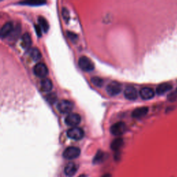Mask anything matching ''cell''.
<instances>
[{
	"mask_svg": "<svg viewBox=\"0 0 177 177\" xmlns=\"http://www.w3.org/2000/svg\"><path fill=\"white\" fill-rule=\"evenodd\" d=\"M80 154V149L77 147H69L63 152V157L68 160L77 158Z\"/></svg>",
	"mask_w": 177,
	"mask_h": 177,
	"instance_id": "3957f363",
	"label": "cell"
},
{
	"mask_svg": "<svg viewBox=\"0 0 177 177\" xmlns=\"http://www.w3.org/2000/svg\"><path fill=\"white\" fill-rule=\"evenodd\" d=\"M127 130V125L124 122H118L112 125L110 127V132L111 134L116 136L123 135Z\"/></svg>",
	"mask_w": 177,
	"mask_h": 177,
	"instance_id": "7a4b0ae2",
	"label": "cell"
},
{
	"mask_svg": "<svg viewBox=\"0 0 177 177\" xmlns=\"http://www.w3.org/2000/svg\"><path fill=\"white\" fill-rule=\"evenodd\" d=\"M35 31H36V32H37V34H38V36H41V35H42V29L41 28V27L40 26V25H35Z\"/></svg>",
	"mask_w": 177,
	"mask_h": 177,
	"instance_id": "83f0119b",
	"label": "cell"
},
{
	"mask_svg": "<svg viewBox=\"0 0 177 177\" xmlns=\"http://www.w3.org/2000/svg\"><path fill=\"white\" fill-rule=\"evenodd\" d=\"M168 100L170 102L176 101L177 99V90L171 92V93L168 96Z\"/></svg>",
	"mask_w": 177,
	"mask_h": 177,
	"instance_id": "cb8c5ba5",
	"label": "cell"
},
{
	"mask_svg": "<svg viewBox=\"0 0 177 177\" xmlns=\"http://www.w3.org/2000/svg\"><path fill=\"white\" fill-rule=\"evenodd\" d=\"M125 98L129 100H135L138 98V93L136 89L132 86H128L125 88L124 91Z\"/></svg>",
	"mask_w": 177,
	"mask_h": 177,
	"instance_id": "30bf717a",
	"label": "cell"
},
{
	"mask_svg": "<svg viewBox=\"0 0 177 177\" xmlns=\"http://www.w3.org/2000/svg\"><path fill=\"white\" fill-rule=\"evenodd\" d=\"M28 55L33 61H38L41 59L42 54L38 48L34 47L31 48L28 51Z\"/></svg>",
	"mask_w": 177,
	"mask_h": 177,
	"instance_id": "e0dca14e",
	"label": "cell"
},
{
	"mask_svg": "<svg viewBox=\"0 0 177 177\" xmlns=\"http://www.w3.org/2000/svg\"><path fill=\"white\" fill-rule=\"evenodd\" d=\"M78 65L82 71L86 72L92 71L95 68L93 62L87 56H82L80 57L78 60Z\"/></svg>",
	"mask_w": 177,
	"mask_h": 177,
	"instance_id": "6da1fadb",
	"label": "cell"
},
{
	"mask_svg": "<svg viewBox=\"0 0 177 177\" xmlns=\"http://www.w3.org/2000/svg\"><path fill=\"white\" fill-rule=\"evenodd\" d=\"M176 90H177V89H176Z\"/></svg>",
	"mask_w": 177,
	"mask_h": 177,
	"instance_id": "4dcf8cb0",
	"label": "cell"
},
{
	"mask_svg": "<svg viewBox=\"0 0 177 177\" xmlns=\"http://www.w3.org/2000/svg\"><path fill=\"white\" fill-rule=\"evenodd\" d=\"M73 108H74V104L72 102L67 100H62L57 104V110L62 113H68L71 112Z\"/></svg>",
	"mask_w": 177,
	"mask_h": 177,
	"instance_id": "5b68a950",
	"label": "cell"
},
{
	"mask_svg": "<svg viewBox=\"0 0 177 177\" xmlns=\"http://www.w3.org/2000/svg\"><path fill=\"white\" fill-rule=\"evenodd\" d=\"M62 16L64 19H65L66 21H68L69 19V11L66 8H62Z\"/></svg>",
	"mask_w": 177,
	"mask_h": 177,
	"instance_id": "484cf974",
	"label": "cell"
},
{
	"mask_svg": "<svg viewBox=\"0 0 177 177\" xmlns=\"http://www.w3.org/2000/svg\"><path fill=\"white\" fill-rule=\"evenodd\" d=\"M106 91L109 95L111 96L118 95L122 91V85L119 82L113 81L107 86Z\"/></svg>",
	"mask_w": 177,
	"mask_h": 177,
	"instance_id": "277c9868",
	"label": "cell"
},
{
	"mask_svg": "<svg viewBox=\"0 0 177 177\" xmlns=\"http://www.w3.org/2000/svg\"><path fill=\"white\" fill-rule=\"evenodd\" d=\"M140 96L143 100H150L155 96V91L153 89L149 87H143L140 90Z\"/></svg>",
	"mask_w": 177,
	"mask_h": 177,
	"instance_id": "9c48e42d",
	"label": "cell"
},
{
	"mask_svg": "<svg viewBox=\"0 0 177 177\" xmlns=\"http://www.w3.org/2000/svg\"><path fill=\"white\" fill-rule=\"evenodd\" d=\"M45 2H40V1H35V2H20V4H26V5H31V6H38V5H41L44 4Z\"/></svg>",
	"mask_w": 177,
	"mask_h": 177,
	"instance_id": "7402d4cb",
	"label": "cell"
},
{
	"mask_svg": "<svg viewBox=\"0 0 177 177\" xmlns=\"http://www.w3.org/2000/svg\"><path fill=\"white\" fill-rule=\"evenodd\" d=\"M101 177H111V175L110 174H104V175L102 176Z\"/></svg>",
	"mask_w": 177,
	"mask_h": 177,
	"instance_id": "f1b7e54d",
	"label": "cell"
},
{
	"mask_svg": "<svg viewBox=\"0 0 177 177\" xmlns=\"http://www.w3.org/2000/svg\"><path fill=\"white\" fill-rule=\"evenodd\" d=\"M48 69L46 65L42 62H39L33 68V73L36 76L45 78L48 75Z\"/></svg>",
	"mask_w": 177,
	"mask_h": 177,
	"instance_id": "ba28073f",
	"label": "cell"
},
{
	"mask_svg": "<svg viewBox=\"0 0 177 177\" xmlns=\"http://www.w3.org/2000/svg\"><path fill=\"white\" fill-rule=\"evenodd\" d=\"M104 157H105V154L103 151L101 150H98L97 152L95 157L93 158V164H99L102 163L104 160Z\"/></svg>",
	"mask_w": 177,
	"mask_h": 177,
	"instance_id": "ffe728a7",
	"label": "cell"
},
{
	"mask_svg": "<svg viewBox=\"0 0 177 177\" xmlns=\"http://www.w3.org/2000/svg\"><path fill=\"white\" fill-rule=\"evenodd\" d=\"M46 99L49 103H53L56 101V95L55 93H50L46 96Z\"/></svg>",
	"mask_w": 177,
	"mask_h": 177,
	"instance_id": "603a6c76",
	"label": "cell"
},
{
	"mask_svg": "<svg viewBox=\"0 0 177 177\" xmlns=\"http://www.w3.org/2000/svg\"><path fill=\"white\" fill-rule=\"evenodd\" d=\"M172 88H173L172 84L168 83V82H165V83L159 84V85L156 87V93L157 95L159 96L163 95V94L167 93V92L172 90Z\"/></svg>",
	"mask_w": 177,
	"mask_h": 177,
	"instance_id": "7c38bea8",
	"label": "cell"
},
{
	"mask_svg": "<svg viewBox=\"0 0 177 177\" xmlns=\"http://www.w3.org/2000/svg\"><path fill=\"white\" fill-rule=\"evenodd\" d=\"M67 35L68 37H69V38L71 40V41H73L74 42V40H76L77 38V35H76V34L74 33H71V32H69V31H68L67 32Z\"/></svg>",
	"mask_w": 177,
	"mask_h": 177,
	"instance_id": "4316f807",
	"label": "cell"
},
{
	"mask_svg": "<svg viewBox=\"0 0 177 177\" xmlns=\"http://www.w3.org/2000/svg\"><path fill=\"white\" fill-rule=\"evenodd\" d=\"M38 23L41 28H42L44 32H47L48 31V28H49V24H48L47 19L44 18H43L42 16H40L38 18Z\"/></svg>",
	"mask_w": 177,
	"mask_h": 177,
	"instance_id": "d6986e66",
	"label": "cell"
},
{
	"mask_svg": "<svg viewBox=\"0 0 177 177\" xmlns=\"http://www.w3.org/2000/svg\"><path fill=\"white\" fill-rule=\"evenodd\" d=\"M91 81L94 85H96V87H101L104 84L103 79H102L99 77H93L91 79Z\"/></svg>",
	"mask_w": 177,
	"mask_h": 177,
	"instance_id": "44dd1931",
	"label": "cell"
},
{
	"mask_svg": "<svg viewBox=\"0 0 177 177\" xmlns=\"http://www.w3.org/2000/svg\"><path fill=\"white\" fill-rule=\"evenodd\" d=\"M67 136L73 140H81L84 136V132L81 128L80 127H72L68 129L67 132Z\"/></svg>",
	"mask_w": 177,
	"mask_h": 177,
	"instance_id": "8992f818",
	"label": "cell"
},
{
	"mask_svg": "<svg viewBox=\"0 0 177 177\" xmlns=\"http://www.w3.org/2000/svg\"><path fill=\"white\" fill-rule=\"evenodd\" d=\"M81 122V117L76 113H71L65 118V123L70 127H76Z\"/></svg>",
	"mask_w": 177,
	"mask_h": 177,
	"instance_id": "52a82bcc",
	"label": "cell"
},
{
	"mask_svg": "<svg viewBox=\"0 0 177 177\" xmlns=\"http://www.w3.org/2000/svg\"><path fill=\"white\" fill-rule=\"evenodd\" d=\"M78 177H87V176L85 174H81V175H80Z\"/></svg>",
	"mask_w": 177,
	"mask_h": 177,
	"instance_id": "f546056e",
	"label": "cell"
},
{
	"mask_svg": "<svg viewBox=\"0 0 177 177\" xmlns=\"http://www.w3.org/2000/svg\"><path fill=\"white\" fill-rule=\"evenodd\" d=\"M31 44H32V40H31V35L28 33H24L22 38H21V47L25 49L29 50Z\"/></svg>",
	"mask_w": 177,
	"mask_h": 177,
	"instance_id": "9a60e30c",
	"label": "cell"
},
{
	"mask_svg": "<svg viewBox=\"0 0 177 177\" xmlns=\"http://www.w3.org/2000/svg\"><path fill=\"white\" fill-rule=\"evenodd\" d=\"M19 33H20V28H19V27H15V28H14L13 32L11 33V34L10 35V36H11V37L13 39L17 38L18 37V35H19Z\"/></svg>",
	"mask_w": 177,
	"mask_h": 177,
	"instance_id": "d4e9b609",
	"label": "cell"
},
{
	"mask_svg": "<svg viewBox=\"0 0 177 177\" xmlns=\"http://www.w3.org/2000/svg\"><path fill=\"white\" fill-rule=\"evenodd\" d=\"M149 111V108L147 107H139L135 109V110L132 111V116L134 118H140L144 117L145 115Z\"/></svg>",
	"mask_w": 177,
	"mask_h": 177,
	"instance_id": "4fadbf2b",
	"label": "cell"
},
{
	"mask_svg": "<svg viewBox=\"0 0 177 177\" xmlns=\"http://www.w3.org/2000/svg\"><path fill=\"white\" fill-rule=\"evenodd\" d=\"M77 171V166L76 163L70 162L68 163L64 168V173L67 176H74Z\"/></svg>",
	"mask_w": 177,
	"mask_h": 177,
	"instance_id": "5bb4252c",
	"label": "cell"
},
{
	"mask_svg": "<svg viewBox=\"0 0 177 177\" xmlns=\"http://www.w3.org/2000/svg\"><path fill=\"white\" fill-rule=\"evenodd\" d=\"M14 29L13 24L11 21H8V22H6V24H4V26H2L1 28V31H0V36H1L2 38H4L10 36L11 33L13 32Z\"/></svg>",
	"mask_w": 177,
	"mask_h": 177,
	"instance_id": "8fae6325",
	"label": "cell"
},
{
	"mask_svg": "<svg viewBox=\"0 0 177 177\" xmlns=\"http://www.w3.org/2000/svg\"><path fill=\"white\" fill-rule=\"evenodd\" d=\"M40 87L42 90L44 92H48L51 90L53 88V83L50 79L43 78L40 82Z\"/></svg>",
	"mask_w": 177,
	"mask_h": 177,
	"instance_id": "2e32d148",
	"label": "cell"
},
{
	"mask_svg": "<svg viewBox=\"0 0 177 177\" xmlns=\"http://www.w3.org/2000/svg\"><path fill=\"white\" fill-rule=\"evenodd\" d=\"M123 143H124V141H123V139L117 138V139L113 140L112 143H111V148L113 151H118L123 147Z\"/></svg>",
	"mask_w": 177,
	"mask_h": 177,
	"instance_id": "ac0fdd59",
	"label": "cell"
}]
</instances>
